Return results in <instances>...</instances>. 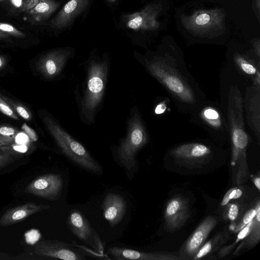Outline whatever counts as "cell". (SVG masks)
I'll use <instances>...</instances> for the list:
<instances>
[{
  "label": "cell",
  "mask_w": 260,
  "mask_h": 260,
  "mask_svg": "<svg viewBox=\"0 0 260 260\" xmlns=\"http://www.w3.org/2000/svg\"><path fill=\"white\" fill-rule=\"evenodd\" d=\"M147 72L162 86L177 110L190 114L207 98L189 72L182 54L165 48L143 59Z\"/></svg>",
  "instance_id": "cell-1"
},
{
  "label": "cell",
  "mask_w": 260,
  "mask_h": 260,
  "mask_svg": "<svg viewBox=\"0 0 260 260\" xmlns=\"http://www.w3.org/2000/svg\"><path fill=\"white\" fill-rule=\"evenodd\" d=\"M250 84L232 68L225 64L219 79V103L229 127L232 158L235 161L244 157L250 137L245 125L243 96Z\"/></svg>",
  "instance_id": "cell-2"
},
{
  "label": "cell",
  "mask_w": 260,
  "mask_h": 260,
  "mask_svg": "<svg viewBox=\"0 0 260 260\" xmlns=\"http://www.w3.org/2000/svg\"><path fill=\"white\" fill-rule=\"evenodd\" d=\"M43 121L63 153L77 165L91 173L101 175V166L79 142L64 131L55 121L44 116Z\"/></svg>",
  "instance_id": "cell-3"
},
{
  "label": "cell",
  "mask_w": 260,
  "mask_h": 260,
  "mask_svg": "<svg viewBox=\"0 0 260 260\" xmlns=\"http://www.w3.org/2000/svg\"><path fill=\"white\" fill-rule=\"evenodd\" d=\"M189 121L207 133L214 141L230 140L226 119L219 102L206 99L190 114Z\"/></svg>",
  "instance_id": "cell-4"
},
{
  "label": "cell",
  "mask_w": 260,
  "mask_h": 260,
  "mask_svg": "<svg viewBox=\"0 0 260 260\" xmlns=\"http://www.w3.org/2000/svg\"><path fill=\"white\" fill-rule=\"evenodd\" d=\"M225 13L219 8L199 10L181 16L184 27L194 35L212 38L225 28Z\"/></svg>",
  "instance_id": "cell-5"
},
{
  "label": "cell",
  "mask_w": 260,
  "mask_h": 260,
  "mask_svg": "<svg viewBox=\"0 0 260 260\" xmlns=\"http://www.w3.org/2000/svg\"><path fill=\"white\" fill-rule=\"evenodd\" d=\"M147 141L146 128L140 116L136 114L127 137L122 142L118 150L119 161L126 170L132 171L136 167L137 153Z\"/></svg>",
  "instance_id": "cell-6"
},
{
  "label": "cell",
  "mask_w": 260,
  "mask_h": 260,
  "mask_svg": "<svg viewBox=\"0 0 260 260\" xmlns=\"http://www.w3.org/2000/svg\"><path fill=\"white\" fill-rule=\"evenodd\" d=\"M215 146L209 140H194L174 146L169 155L177 162L198 165L207 162L214 156Z\"/></svg>",
  "instance_id": "cell-7"
},
{
  "label": "cell",
  "mask_w": 260,
  "mask_h": 260,
  "mask_svg": "<svg viewBox=\"0 0 260 260\" xmlns=\"http://www.w3.org/2000/svg\"><path fill=\"white\" fill-rule=\"evenodd\" d=\"M225 64L250 84L260 85V56L254 50L231 52Z\"/></svg>",
  "instance_id": "cell-8"
},
{
  "label": "cell",
  "mask_w": 260,
  "mask_h": 260,
  "mask_svg": "<svg viewBox=\"0 0 260 260\" xmlns=\"http://www.w3.org/2000/svg\"><path fill=\"white\" fill-rule=\"evenodd\" d=\"M67 223L71 232L76 237L100 254H104V245L101 239L80 210L74 209L71 211Z\"/></svg>",
  "instance_id": "cell-9"
},
{
  "label": "cell",
  "mask_w": 260,
  "mask_h": 260,
  "mask_svg": "<svg viewBox=\"0 0 260 260\" xmlns=\"http://www.w3.org/2000/svg\"><path fill=\"white\" fill-rule=\"evenodd\" d=\"M39 256L64 260H84L85 254L71 244L58 240L43 239L35 247Z\"/></svg>",
  "instance_id": "cell-10"
},
{
  "label": "cell",
  "mask_w": 260,
  "mask_h": 260,
  "mask_svg": "<svg viewBox=\"0 0 260 260\" xmlns=\"http://www.w3.org/2000/svg\"><path fill=\"white\" fill-rule=\"evenodd\" d=\"M63 179L59 174L48 173L40 176L31 181L25 192L47 200L54 201L60 196Z\"/></svg>",
  "instance_id": "cell-11"
},
{
  "label": "cell",
  "mask_w": 260,
  "mask_h": 260,
  "mask_svg": "<svg viewBox=\"0 0 260 260\" xmlns=\"http://www.w3.org/2000/svg\"><path fill=\"white\" fill-rule=\"evenodd\" d=\"M243 106L245 121L260 142V85L248 84L245 89Z\"/></svg>",
  "instance_id": "cell-12"
},
{
  "label": "cell",
  "mask_w": 260,
  "mask_h": 260,
  "mask_svg": "<svg viewBox=\"0 0 260 260\" xmlns=\"http://www.w3.org/2000/svg\"><path fill=\"white\" fill-rule=\"evenodd\" d=\"M161 9L159 4H149L139 12L125 15L123 21L127 27L135 30H155L160 26L157 18Z\"/></svg>",
  "instance_id": "cell-13"
},
{
  "label": "cell",
  "mask_w": 260,
  "mask_h": 260,
  "mask_svg": "<svg viewBox=\"0 0 260 260\" xmlns=\"http://www.w3.org/2000/svg\"><path fill=\"white\" fill-rule=\"evenodd\" d=\"M190 214L188 203L185 199L177 197L171 199L165 212L166 227L170 231L178 230L186 221Z\"/></svg>",
  "instance_id": "cell-14"
},
{
  "label": "cell",
  "mask_w": 260,
  "mask_h": 260,
  "mask_svg": "<svg viewBox=\"0 0 260 260\" xmlns=\"http://www.w3.org/2000/svg\"><path fill=\"white\" fill-rule=\"evenodd\" d=\"M92 67L88 82L87 94L84 101V111L91 113L98 105L103 92L104 83L102 67L100 64Z\"/></svg>",
  "instance_id": "cell-15"
},
{
  "label": "cell",
  "mask_w": 260,
  "mask_h": 260,
  "mask_svg": "<svg viewBox=\"0 0 260 260\" xmlns=\"http://www.w3.org/2000/svg\"><path fill=\"white\" fill-rule=\"evenodd\" d=\"M103 216L111 228L117 225L122 220L126 212L127 203L120 194L108 193L102 205Z\"/></svg>",
  "instance_id": "cell-16"
},
{
  "label": "cell",
  "mask_w": 260,
  "mask_h": 260,
  "mask_svg": "<svg viewBox=\"0 0 260 260\" xmlns=\"http://www.w3.org/2000/svg\"><path fill=\"white\" fill-rule=\"evenodd\" d=\"M89 0H70L50 22L51 27L61 29L70 25L87 7Z\"/></svg>",
  "instance_id": "cell-17"
},
{
  "label": "cell",
  "mask_w": 260,
  "mask_h": 260,
  "mask_svg": "<svg viewBox=\"0 0 260 260\" xmlns=\"http://www.w3.org/2000/svg\"><path fill=\"white\" fill-rule=\"evenodd\" d=\"M217 224V219L211 216L206 217L186 241L184 249L188 256H194L202 246L208 235Z\"/></svg>",
  "instance_id": "cell-18"
},
{
  "label": "cell",
  "mask_w": 260,
  "mask_h": 260,
  "mask_svg": "<svg viewBox=\"0 0 260 260\" xmlns=\"http://www.w3.org/2000/svg\"><path fill=\"white\" fill-rule=\"evenodd\" d=\"M49 205L27 203L7 211L0 218V226H6L17 223L29 216L48 209Z\"/></svg>",
  "instance_id": "cell-19"
},
{
  "label": "cell",
  "mask_w": 260,
  "mask_h": 260,
  "mask_svg": "<svg viewBox=\"0 0 260 260\" xmlns=\"http://www.w3.org/2000/svg\"><path fill=\"white\" fill-rule=\"evenodd\" d=\"M108 252L114 259L118 260L136 259V260H168L178 259L176 256L160 253L142 252L134 249L122 247H110Z\"/></svg>",
  "instance_id": "cell-20"
},
{
  "label": "cell",
  "mask_w": 260,
  "mask_h": 260,
  "mask_svg": "<svg viewBox=\"0 0 260 260\" xmlns=\"http://www.w3.org/2000/svg\"><path fill=\"white\" fill-rule=\"evenodd\" d=\"M68 52L64 50H55L43 56L38 61V68L45 76L51 77L59 71Z\"/></svg>",
  "instance_id": "cell-21"
},
{
  "label": "cell",
  "mask_w": 260,
  "mask_h": 260,
  "mask_svg": "<svg viewBox=\"0 0 260 260\" xmlns=\"http://www.w3.org/2000/svg\"><path fill=\"white\" fill-rule=\"evenodd\" d=\"M59 6V4L54 0H41L26 12L35 21L41 22L51 15Z\"/></svg>",
  "instance_id": "cell-22"
},
{
  "label": "cell",
  "mask_w": 260,
  "mask_h": 260,
  "mask_svg": "<svg viewBox=\"0 0 260 260\" xmlns=\"http://www.w3.org/2000/svg\"><path fill=\"white\" fill-rule=\"evenodd\" d=\"M19 131L9 125H0V147L9 146L15 142V137Z\"/></svg>",
  "instance_id": "cell-23"
},
{
  "label": "cell",
  "mask_w": 260,
  "mask_h": 260,
  "mask_svg": "<svg viewBox=\"0 0 260 260\" xmlns=\"http://www.w3.org/2000/svg\"><path fill=\"white\" fill-rule=\"evenodd\" d=\"M3 96L17 115L26 120H31L32 114L28 108L22 104L14 101L4 95Z\"/></svg>",
  "instance_id": "cell-24"
},
{
  "label": "cell",
  "mask_w": 260,
  "mask_h": 260,
  "mask_svg": "<svg viewBox=\"0 0 260 260\" xmlns=\"http://www.w3.org/2000/svg\"><path fill=\"white\" fill-rule=\"evenodd\" d=\"M25 35L13 25L6 23L0 22V39L9 37L23 38Z\"/></svg>",
  "instance_id": "cell-25"
},
{
  "label": "cell",
  "mask_w": 260,
  "mask_h": 260,
  "mask_svg": "<svg viewBox=\"0 0 260 260\" xmlns=\"http://www.w3.org/2000/svg\"><path fill=\"white\" fill-rule=\"evenodd\" d=\"M0 112L12 119L16 120L19 119L18 115L1 94H0Z\"/></svg>",
  "instance_id": "cell-26"
},
{
  "label": "cell",
  "mask_w": 260,
  "mask_h": 260,
  "mask_svg": "<svg viewBox=\"0 0 260 260\" xmlns=\"http://www.w3.org/2000/svg\"><path fill=\"white\" fill-rule=\"evenodd\" d=\"M242 194V191L240 189L233 188L229 190L224 195L221 202V205L227 204L232 199H236L240 198Z\"/></svg>",
  "instance_id": "cell-27"
},
{
  "label": "cell",
  "mask_w": 260,
  "mask_h": 260,
  "mask_svg": "<svg viewBox=\"0 0 260 260\" xmlns=\"http://www.w3.org/2000/svg\"><path fill=\"white\" fill-rule=\"evenodd\" d=\"M170 100L168 98H162L156 105L154 109V113L156 115H162L167 111L170 105Z\"/></svg>",
  "instance_id": "cell-28"
},
{
  "label": "cell",
  "mask_w": 260,
  "mask_h": 260,
  "mask_svg": "<svg viewBox=\"0 0 260 260\" xmlns=\"http://www.w3.org/2000/svg\"><path fill=\"white\" fill-rule=\"evenodd\" d=\"M16 158L15 155L8 152L3 151L0 153V170L9 165Z\"/></svg>",
  "instance_id": "cell-29"
},
{
  "label": "cell",
  "mask_w": 260,
  "mask_h": 260,
  "mask_svg": "<svg viewBox=\"0 0 260 260\" xmlns=\"http://www.w3.org/2000/svg\"><path fill=\"white\" fill-rule=\"evenodd\" d=\"M21 129L29 138L31 141L36 142L38 139V136L34 129L29 126L26 123H24L22 126Z\"/></svg>",
  "instance_id": "cell-30"
},
{
  "label": "cell",
  "mask_w": 260,
  "mask_h": 260,
  "mask_svg": "<svg viewBox=\"0 0 260 260\" xmlns=\"http://www.w3.org/2000/svg\"><path fill=\"white\" fill-rule=\"evenodd\" d=\"M256 212V209H251L245 214L243 218V224L246 225L251 222L255 217Z\"/></svg>",
  "instance_id": "cell-31"
},
{
  "label": "cell",
  "mask_w": 260,
  "mask_h": 260,
  "mask_svg": "<svg viewBox=\"0 0 260 260\" xmlns=\"http://www.w3.org/2000/svg\"><path fill=\"white\" fill-rule=\"evenodd\" d=\"M239 209L237 205L231 204L228 212V217L231 220H234L236 219L238 214Z\"/></svg>",
  "instance_id": "cell-32"
},
{
  "label": "cell",
  "mask_w": 260,
  "mask_h": 260,
  "mask_svg": "<svg viewBox=\"0 0 260 260\" xmlns=\"http://www.w3.org/2000/svg\"><path fill=\"white\" fill-rule=\"evenodd\" d=\"M251 223L252 222L251 221L247 224V225L239 232L237 237V241L243 239L248 234Z\"/></svg>",
  "instance_id": "cell-33"
},
{
  "label": "cell",
  "mask_w": 260,
  "mask_h": 260,
  "mask_svg": "<svg viewBox=\"0 0 260 260\" xmlns=\"http://www.w3.org/2000/svg\"><path fill=\"white\" fill-rule=\"evenodd\" d=\"M6 63V59L5 56L0 55V70L3 69Z\"/></svg>",
  "instance_id": "cell-34"
},
{
  "label": "cell",
  "mask_w": 260,
  "mask_h": 260,
  "mask_svg": "<svg viewBox=\"0 0 260 260\" xmlns=\"http://www.w3.org/2000/svg\"><path fill=\"white\" fill-rule=\"evenodd\" d=\"M254 183L258 190L260 189V178L259 177L255 178L254 180Z\"/></svg>",
  "instance_id": "cell-35"
},
{
  "label": "cell",
  "mask_w": 260,
  "mask_h": 260,
  "mask_svg": "<svg viewBox=\"0 0 260 260\" xmlns=\"http://www.w3.org/2000/svg\"><path fill=\"white\" fill-rule=\"evenodd\" d=\"M256 1H257V4H256L257 5V9L259 11V0H256Z\"/></svg>",
  "instance_id": "cell-36"
},
{
  "label": "cell",
  "mask_w": 260,
  "mask_h": 260,
  "mask_svg": "<svg viewBox=\"0 0 260 260\" xmlns=\"http://www.w3.org/2000/svg\"><path fill=\"white\" fill-rule=\"evenodd\" d=\"M6 255L5 253H0V259L4 258V257H2V256H4Z\"/></svg>",
  "instance_id": "cell-37"
},
{
  "label": "cell",
  "mask_w": 260,
  "mask_h": 260,
  "mask_svg": "<svg viewBox=\"0 0 260 260\" xmlns=\"http://www.w3.org/2000/svg\"><path fill=\"white\" fill-rule=\"evenodd\" d=\"M36 4H38L41 0H33Z\"/></svg>",
  "instance_id": "cell-38"
},
{
  "label": "cell",
  "mask_w": 260,
  "mask_h": 260,
  "mask_svg": "<svg viewBox=\"0 0 260 260\" xmlns=\"http://www.w3.org/2000/svg\"><path fill=\"white\" fill-rule=\"evenodd\" d=\"M109 1L111 2H115L116 0H108Z\"/></svg>",
  "instance_id": "cell-39"
},
{
  "label": "cell",
  "mask_w": 260,
  "mask_h": 260,
  "mask_svg": "<svg viewBox=\"0 0 260 260\" xmlns=\"http://www.w3.org/2000/svg\"><path fill=\"white\" fill-rule=\"evenodd\" d=\"M3 1H5V0H0V2H2Z\"/></svg>",
  "instance_id": "cell-40"
}]
</instances>
